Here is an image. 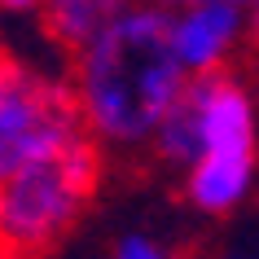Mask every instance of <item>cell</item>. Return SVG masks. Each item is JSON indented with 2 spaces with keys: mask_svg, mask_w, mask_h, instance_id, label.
<instances>
[{
  "mask_svg": "<svg viewBox=\"0 0 259 259\" xmlns=\"http://www.w3.org/2000/svg\"><path fill=\"white\" fill-rule=\"evenodd\" d=\"M237 35H242V5H229V0H206V5L171 14V44H176L180 66L193 79L215 75Z\"/></svg>",
  "mask_w": 259,
  "mask_h": 259,
  "instance_id": "obj_5",
  "label": "cell"
},
{
  "mask_svg": "<svg viewBox=\"0 0 259 259\" xmlns=\"http://www.w3.org/2000/svg\"><path fill=\"white\" fill-rule=\"evenodd\" d=\"M193 75L171 44V14L132 5L127 14L75 53V101L101 145H145L185 101Z\"/></svg>",
  "mask_w": 259,
  "mask_h": 259,
  "instance_id": "obj_1",
  "label": "cell"
},
{
  "mask_svg": "<svg viewBox=\"0 0 259 259\" xmlns=\"http://www.w3.org/2000/svg\"><path fill=\"white\" fill-rule=\"evenodd\" d=\"M255 180V158H198L185 176L189 202L206 215H224L250 193Z\"/></svg>",
  "mask_w": 259,
  "mask_h": 259,
  "instance_id": "obj_6",
  "label": "cell"
},
{
  "mask_svg": "<svg viewBox=\"0 0 259 259\" xmlns=\"http://www.w3.org/2000/svg\"><path fill=\"white\" fill-rule=\"evenodd\" d=\"M101 180V141H70L0 185V259H35L75 229Z\"/></svg>",
  "mask_w": 259,
  "mask_h": 259,
  "instance_id": "obj_2",
  "label": "cell"
},
{
  "mask_svg": "<svg viewBox=\"0 0 259 259\" xmlns=\"http://www.w3.org/2000/svg\"><path fill=\"white\" fill-rule=\"evenodd\" d=\"M79 137H88V123L75 88L44 79L18 57L0 53V185Z\"/></svg>",
  "mask_w": 259,
  "mask_h": 259,
  "instance_id": "obj_3",
  "label": "cell"
},
{
  "mask_svg": "<svg viewBox=\"0 0 259 259\" xmlns=\"http://www.w3.org/2000/svg\"><path fill=\"white\" fill-rule=\"evenodd\" d=\"M110 259H176L167 246H158L154 237H141V233H127L114 242V255Z\"/></svg>",
  "mask_w": 259,
  "mask_h": 259,
  "instance_id": "obj_8",
  "label": "cell"
},
{
  "mask_svg": "<svg viewBox=\"0 0 259 259\" xmlns=\"http://www.w3.org/2000/svg\"><path fill=\"white\" fill-rule=\"evenodd\" d=\"M127 9H132V0H49L40 18H44V27L53 31L57 44H66L70 53H83Z\"/></svg>",
  "mask_w": 259,
  "mask_h": 259,
  "instance_id": "obj_7",
  "label": "cell"
},
{
  "mask_svg": "<svg viewBox=\"0 0 259 259\" xmlns=\"http://www.w3.org/2000/svg\"><path fill=\"white\" fill-rule=\"evenodd\" d=\"M185 114L198 137V158H255V106L237 79L198 75L185 93Z\"/></svg>",
  "mask_w": 259,
  "mask_h": 259,
  "instance_id": "obj_4",
  "label": "cell"
},
{
  "mask_svg": "<svg viewBox=\"0 0 259 259\" xmlns=\"http://www.w3.org/2000/svg\"><path fill=\"white\" fill-rule=\"evenodd\" d=\"M215 259H242V255H215Z\"/></svg>",
  "mask_w": 259,
  "mask_h": 259,
  "instance_id": "obj_12",
  "label": "cell"
},
{
  "mask_svg": "<svg viewBox=\"0 0 259 259\" xmlns=\"http://www.w3.org/2000/svg\"><path fill=\"white\" fill-rule=\"evenodd\" d=\"M250 5H259V0H250Z\"/></svg>",
  "mask_w": 259,
  "mask_h": 259,
  "instance_id": "obj_13",
  "label": "cell"
},
{
  "mask_svg": "<svg viewBox=\"0 0 259 259\" xmlns=\"http://www.w3.org/2000/svg\"><path fill=\"white\" fill-rule=\"evenodd\" d=\"M44 5L49 0H0L5 14H44Z\"/></svg>",
  "mask_w": 259,
  "mask_h": 259,
  "instance_id": "obj_9",
  "label": "cell"
},
{
  "mask_svg": "<svg viewBox=\"0 0 259 259\" xmlns=\"http://www.w3.org/2000/svg\"><path fill=\"white\" fill-rule=\"evenodd\" d=\"M250 40H255V49H259V5L250 9Z\"/></svg>",
  "mask_w": 259,
  "mask_h": 259,
  "instance_id": "obj_11",
  "label": "cell"
},
{
  "mask_svg": "<svg viewBox=\"0 0 259 259\" xmlns=\"http://www.w3.org/2000/svg\"><path fill=\"white\" fill-rule=\"evenodd\" d=\"M193 5H206V0H154V9H167V14H171V9H193ZM229 5H246V0H229Z\"/></svg>",
  "mask_w": 259,
  "mask_h": 259,
  "instance_id": "obj_10",
  "label": "cell"
}]
</instances>
